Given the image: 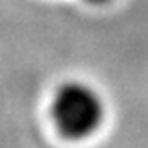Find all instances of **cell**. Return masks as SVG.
Masks as SVG:
<instances>
[{"mask_svg":"<svg viewBox=\"0 0 148 148\" xmlns=\"http://www.w3.org/2000/svg\"><path fill=\"white\" fill-rule=\"evenodd\" d=\"M52 119L61 135L82 139L91 135L100 126L104 119V104L91 85L67 82L54 92Z\"/></svg>","mask_w":148,"mask_h":148,"instance_id":"1","label":"cell"}]
</instances>
